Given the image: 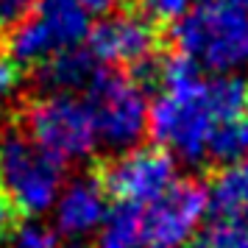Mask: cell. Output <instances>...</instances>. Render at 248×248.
<instances>
[{"instance_id": "obj_15", "label": "cell", "mask_w": 248, "mask_h": 248, "mask_svg": "<svg viewBox=\"0 0 248 248\" xmlns=\"http://www.w3.org/2000/svg\"><path fill=\"white\" fill-rule=\"evenodd\" d=\"M195 240L201 248H248V232L226 220H212Z\"/></svg>"}, {"instance_id": "obj_9", "label": "cell", "mask_w": 248, "mask_h": 248, "mask_svg": "<svg viewBox=\"0 0 248 248\" xmlns=\"http://www.w3.org/2000/svg\"><path fill=\"white\" fill-rule=\"evenodd\" d=\"M162 34L156 25L145 23L137 14H114L90 28V53L114 70H131L162 50Z\"/></svg>"}, {"instance_id": "obj_13", "label": "cell", "mask_w": 248, "mask_h": 248, "mask_svg": "<svg viewBox=\"0 0 248 248\" xmlns=\"http://www.w3.org/2000/svg\"><path fill=\"white\" fill-rule=\"evenodd\" d=\"M206 159H212L215 165H240L248 159V114L237 117L232 123L220 125L215 131Z\"/></svg>"}, {"instance_id": "obj_19", "label": "cell", "mask_w": 248, "mask_h": 248, "mask_svg": "<svg viewBox=\"0 0 248 248\" xmlns=\"http://www.w3.org/2000/svg\"><path fill=\"white\" fill-rule=\"evenodd\" d=\"M36 6V0H0V28H12Z\"/></svg>"}, {"instance_id": "obj_21", "label": "cell", "mask_w": 248, "mask_h": 248, "mask_svg": "<svg viewBox=\"0 0 248 248\" xmlns=\"http://www.w3.org/2000/svg\"><path fill=\"white\" fill-rule=\"evenodd\" d=\"M203 3H215V6H223V9H234V12L248 14V0H203Z\"/></svg>"}, {"instance_id": "obj_5", "label": "cell", "mask_w": 248, "mask_h": 248, "mask_svg": "<svg viewBox=\"0 0 248 248\" xmlns=\"http://www.w3.org/2000/svg\"><path fill=\"white\" fill-rule=\"evenodd\" d=\"M20 128L42 148L62 159L84 156L98 142L95 120L87 101L76 95H42L31 98L20 109Z\"/></svg>"}, {"instance_id": "obj_20", "label": "cell", "mask_w": 248, "mask_h": 248, "mask_svg": "<svg viewBox=\"0 0 248 248\" xmlns=\"http://www.w3.org/2000/svg\"><path fill=\"white\" fill-rule=\"evenodd\" d=\"M84 12H92V14H103L109 12L112 6H117V3H123V0H76Z\"/></svg>"}, {"instance_id": "obj_14", "label": "cell", "mask_w": 248, "mask_h": 248, "mask_svg": "<svg viewBox=\"0 0 248 248\" xmlns=\"http://www.w3.org/2000/svg\"><path fill=\"white\" fill-rule=\"evenodd\" d=\"M190 3L192 0H123V9L156 25L159 31H170L187 14Z\"/></svg>"}, {"instance_id": "obj_2", "label": "cell", "mask_w": 248, "mask_h": 248, "mask_svg": "<svg viewBox=\"0 0 248 248\" xmlns=\"http://www.w3.org/2000/svg\"><path fill=\"white\" fill-rule=\"evenodd\" d=\"M173 45L198 70L243 67L248 62V14L223 9L215 3H198L170 28Z\"/></svg>"}, {"instance_id": "obj_8", "label": "cell", "mask_w": 248, "mask_h": 248, "mask_svg": "<svg viewBox=\"0 0 248 248\" xmlns=\"http://www.w3.org/2000/svg\"><path fill=\"white\" fill-rule=\"evenodd\" d=\"M209 209V190L192 179L173 181L168 192L142 212V248H184L192 229Z\"/></svg>"}, {"instance_id": "obj_12", "label": "cell", "mask_w": 248, "mask_h": 248, "mask_svg": "<svg viewBox=\"0 0 248 248\" xmlns=\"http://www.w3.org/2000/svg\"><path fill=\"white\" fill-rule=\"evenodd\" d=\"M103 215H106V195L92 176L84 181H76L59 203V226L67 234L90 232Z\"/></svg>"}, {"instance_id": "obj_11", "label": "cell", "mask_w": 248, "mask_h": 248, "mask_svg": "<svg viewBox=\"0 0 248 248\" xmlns=\"http://www.w3.org/2000/svg\"><path fill=\"white\" fill-rule=\"evenodd\" d=\"M98 59L90 50H64L59 56L47 59L39 67V81L47 95H73L76 90H90V84L98 76Z\"/></svg>"}, {"instance_id": "obj_16", "label": "cell", "mask_w": 248, "mask_h": 248, "mask_svg": "<svg viewBox=\"0 0 248 248\" xmlns=\"http://www.w3.org/2000/svg\"><path fill=\"white\" fill-rule=\"evenodd\" d=\"M23 209L14 203V198L9 195L6 190V184L0 179V243H6V240H12L20 229H23Z\"/></svg>"}, {"instance_id": "obj_3", "label": "cell", "mask_w": 248, "mask_h": 248, "mask_svg": "<svg viewBox=\"0 0 248 248\" xmlns=\"http://www.w3.org/2000/svg\"><path fill=\"white\" fill-rule=\"evenodd\" d=\"M90 34L87 12L76 0H36V6L17 25L9 28L0 47L23 67H42L47 59L64 50L78 47V42Z\"/></svg>"}, {"instance_id": "obj_18", "label": "cell", "mask_w": 248, "mask_h": 248, "mask_svg": "<svg viewBox=\"0 0 248 248\" xmlns=\"http://www.w3.org/2000/svg\"><path fill=\"white\" fill-rule=\"evenodd\" d=\"M20 78H23V67L0 47V98H6L9 92L17 90L20 87Z\"/></svg>"}, {"instance_id": "obj_17", "label": "cell", "mask_w": 248, "mask_h": 248, "mask_svg": "<svg viewBox=\"0 0 248 248\" xmlns=\"http://www.w3.org/2000/svg\"><path fill=\"white\" fill-rule=\"evenodd\" d=\"M59 237L53 229L47 226H39V223H23V229L14 234V246L17 248H56Z\"/></svg>"}, {"instance_id": "obj_7", "label": "cell", "mask_w": 248, "mask_h": 248, "mask_svg": "<svg viewBox=\"0 0 248 248\" xmlns=\"http://www.w3.org/2000/svg\"><path fill=\"white\" fill-rule=\"evenodd\" d=\"M87 106L95 120L98 140L114 148H128L145 131V92L123 70H98L87 90Z\"/></svg>"}, {"instance_id": "obj_6", "label": "cell", "mask_w": 248, "mask_h": 248, "mask_svg": "<svg viewBox=\"0 0 248 248\" xmlns=\"http://www.w3.org/2000/svg\"><path fill=\"white\" fill-rule=\"evenodd\" d=\"M173 156L159 145L134 148L123 156L98 162L92 170V179L98 181L106 201L114 203H154L162 198L173 184Z\"/></svg>"}, {"instance_id": "obj_4", "label": "cell", "mask_w": 248, "mask_h": 248, "mask_svg": "<svg viewBox=\"0 0 248 248\" xmlns=\"http://www.w3.org/2000/svg\"><path fill=\"white\" fill-rule=\"evenodd\" d=\"M0 179L23 215L45 212L62 187L64 159L17 125L0 137Z\"/></svg>"}, {"instance_id": "obj_10", "label": "cell", "mask_w": 248, "mask_h": 248, "mask_svg": "<svg viewBox=\"0 0 248 248\" xmlns=\"http://www.w3.org/2000/svg\"><path fill=\"white\" fill-rule=\"evenodd\" d=\"M212 220H226L248 232V159L215 173L209 184Z\"/></svg>"}, {"instance_id": "obj_1", "label": "cell", "mask_w": 248, "mask_h": 248, "mask_svg": "<svg viewBox=\"0 0 248 248\" xmlns=\"http://www.w3.org/2000/svg\"><path fill=\"white\" fill-rule=\"evenodd\" d=\"M248 114V81L212 78L184 90L162 92L148 112L154 145L179 154L187 162L206 159L209 142L220 125Z\"/></svg>"}]
</instances>
